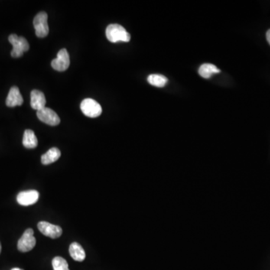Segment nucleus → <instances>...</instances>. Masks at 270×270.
Returning a JSON list of instances; mask_svg holds the SVG:
<instances>
[{
	"label": "nucleus",
	"mask_w": 270,
	"mask_h": 270,
	"mask_svg": "<svg viewBox=\"0 0 270 270\" xmlns=\"http://www.w3.org/2000/svg\"><path fill=\"white\" fill-rule=\"evenodd\" d=\"M106 37L112 43L119 41L128 42L131 39L129 33L119 24H111L108 26L106 29Z\"/></svg>",
	"instance_id": "f257e3e1"
},
{
	"label": "nucleus",
	"mask_w": 270,
	"mask_h": 270,
	"mask_svg": "<svg viewBox=\"0 0 270 270\" xmlns=\"http://www.w3.org/2000/svg\"><path fill=\"white\" fill-rule=\"evenodd\" d=\"M8 41L13 46V49L11 52L12 57H21L25 52L28 51L30 49V44L25 38L18 36L17 35L11 34L8 37Z\"/></svg>",
	"instance_id": "f03ea898"
},
{
	"label": "nucleus",
	"mask_w": 270,
	"mask_h": 270,
	"mask_svg": "<svg viewBox=\"0 0 270 270\" xmlns=\"http://www.w3.org/2000/svg\"><path fill=\"white\" fill-rule=\"evenodd\" d=\"M82 113L87 117H98L102 114V108L100 104L92 99H86L80 104Z\"/></svg>",
	"instance_id": "7ed1b4c3"
},
{
	"label": "nucleus",
	"mask_w": 270,
	"mask_h": 270,
	"mask_svg": "<svg viewBox=\"0 0 270 270\" xmlns=\"http://www.w3.org/2000/svg\"><path fill=\"white\" fill-rule=\"evenodd\" d=\"M47 19H48V16L44 11L39 13L35 17L33 25H34L36 34L38 37L44 38L48 35L49 27Z\"/></svg>",
	"instance_id": "20e7f679"
},
{
	"label": "nucleus",
	"mask_w": 270,
	"mask_h": 270,
	"mask_svg": "<svg viewBox=\"0 0 270 270\" xmlns=\"http://www.w3.org/2000/svg\"><path fill=\"white\" fill-rule=\"evenodd\" d=\"M36 239L33 229H27L17 243V248L21 252H28L36 246Z\"/></svg>",
	"instance_id": "39448f33"
},
{
	"label": "nucleus",
	"mask_w": 270,
	"mask_h": 270,
	"mask_svg": "<svg viewBox=\"0 0 270 270\" xmlns=\"http://www.w3.org/2000/svg\"><path fill=\"white\" fill-rule=\"evenodd\" d=\"M70 66V57L66 49H62L58 52L56 59L51 62V66L58 72H65Z\"/></svg>",
	"instance_id": "423d86ee"
},
{
	"label": "nucleus",
	"mask_w": 270,
	"mask_h": 270,
	"mask_svg": "<svg viewBox=\"0 0 270 270\" xmlns=\"http://www.w3.org/2000/svg\"><path fill=\"white\" fill-rule=\"evenodd\" d=\"M37 116L41 122L51 126H56L60 123V119L55 111L48 108H44L37 111Z\"/></svg>",
	"instance_id": "0eeeda50"
},
{
	"label": "nucleus",
	"mask_w": 270,
	"mask_h": 270,
	"mask_svg": "<svg viewBox=\"0 0 270 270\" xmlns=\"http://www.w3.org/2000/svg\"><path fill=\"white\" fill-rule=\"evenodd\" d=\"M38 228L42 234L51 239H56L63 234V230L60 226L52 225L47 222H40L38 224Z\"/></svg>",
	"instance_id": "6e6552de"
},
{
	"label": "nucleus",
	"mask_w": 270,
	"mask_h": 270,
	"mask_svg": "<svg viewBox=\"0 0 270 270\" xmlns=\"http://www.w3.org/2000/svg\"><path fill=\"white\" fill-rule=\"evenodd\" d=\"M39 198V193L36 190L25 191L20 192L17 196V203L22 206H30L34 204Z\"/></svg>",
	"instance_id": "1a4fd4ad"
},
{
	"label": "nucleus",
	"mask_w": 270,
	"mask_h": 270,
	"mask_svg": "<svg viewBox=\"0 0 270 270\" xmlns=\"http://www.w3.org/2000/svg\"><path fill=\"white\" fill-rule=\"evenodd\" d=\"M24 103L22 95L17 86H13L10 89L6 99V105L9 108L21 106Z\"/></svg>",
	"instance_id": "9d476101"
},
{
	"label": "nucleus",
	"mask_w": 270,
	"mask_h": 270,
	"mask_svg": "<svg viewBox=\"0 0 270 270\" xmlns=\"http://www.w3.org/2000/svg\"><path fill=\"white\" fill-rule=\"evenodd\" d=\"M30 97H31L30 105L33 109L38 111L45 108L46 99L42 92L35 89L32 91Z\"/></svg>",
	"instance_id": "9b49d317"
},
{
	"label": "nucleus",
	"mask_w": 270,
	"mask_h": 270,
	"mask_svg": "<svg viewBox=\"0 0 270 270\" xmlns=\"http://www.w3.org/2000/svg\"><path fill=\"white\" fill-rule=\"evenodd\" d=\"M69 253L75 261H78V262H82L86 258V253L83 247L77 242H73L69 246Z\"/></svg>",
	"instance_id": "f8f14e48"
},
{
	"label": "nucleus",
	"mask_w": 270,
	"mask_h": 270,
	"mask_svg": "<svg viewBox=\"0 0 270 270\" xmlns=\"http://www.w3.org/2000/svg\"><path fill=\"white\" fill-rule=\"evenodd\" d=\"M61 156V152L56 147H53L50 149L47 153H44L41 156V163L44 165H48L57 161Z\"/></svg>",
	"instance_id": "ddd939ff"
},
{
	"label": "nucleus",
	"mask_w": 270,
	"mask_h": 270,
	"mask_svg": "<svg viewBox=\"0 0 270 270\" xmlns=\"http://www.w3.org/2000/svg\"><path fill=\"white\" fill-rule=\"evenodd\" d=\"M23 145L27 149H34L38 146V139L34 131L27 129L24 131Z\"/></svg>",
	"instance_id": "4468645a"
},
{
	"label": "nucleus",
	"mask_w": 270,
	"mask_h": 270,
	"mask_svg": "<svg viewBox=\"0 0 270 270\" xmlns=\"http://www.w3.org/2000/svg\"><path fill=\"white\" fill-rule=\"evenodd\" d=\"M220 69H218L214 65L210 63H205L199 68V75L203 78H209L213 74H217L220 72Z\"/></svg>",
	"instance_id": "2eb2a0df"
},
{
	"label": "nucleus",
	"mask_w": 270,
	"mask_h": 270,
	"mask_svg": "<svg viewBox=\"0 0 270 270\" xmlns=\"http://www.w3.org/2000/svg\"><path fill=\"white\" fill-rule=\"evenodd\" d=\"M147 81L152 86H156V87H164L167 84L168 80L164 75H150L147 77Z\"/></svg>",
	"instance_id": "dca6fc26"
},
{
	"label": "nucleus",
	"mask_w": 270,
	"mask_h": 270,
	"mask_svg": "<svg viewBox=\"0 0 270 270\" xmlns=\"http://www.w3.org/2000/svg\"><path fill=\"white\" fill-rule=\"evenodd\" d=\"M53 270H70L67 261L62 257H56L52 261Z\"/></svg>",
	"instance_id": "f3484780"
},
{
	"label": "nucleus",
	"mask_w": 270,
	"mask_h": 270,
	"mask_svg": "<svg viewBox=\"0 0 270 270\" xmlns=\"http://www.w3.org/2000/svg\"><path fill=\"white\" fill-rule=\"evenodd\" d=\"M267 41H268V43L269 44H270V30H269L268 31H267Z\"/></svg>",
	"instance_id": "a211bd4d"
},
{
	"label": "nucleus",
	"mask_w": 270,
	"mask_h": 270,
	"mask_svg": "<svg viewBox=\"0 0 270 270\" xmlns=\"http://www.w3.org/2000/svg\"><path fill=\"white\" fill-rule=\"evenodd\" d=\"M21 270V269H20V268H14V269H12V270Z\"/></svg>",
	"instance_id": "6ab92c4d"
},
{
	"label": "nucleus",
	"mask_w": 270,
	"mask_h": 270,
	"mask_svg": "<svg viewBox=\"0 0 270 270\" xmlns=\"http://www.w3.org/2000/svg\"><path fill=\"white\" fill-rule=\"evenodd\" d=\"M1 250H2V246H1V243H0V253H1Z\"/></svg>",
	"instance_id": "aec40b11"
}]
</instances>
